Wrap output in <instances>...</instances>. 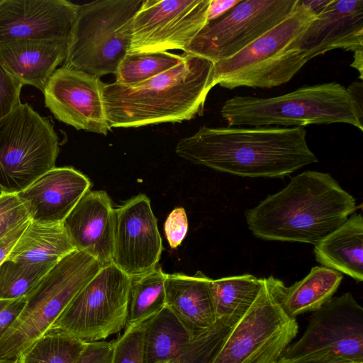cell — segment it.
<instances>
[{
	"mask_svg": "<svg viewBox=\"0 0 363 363\" xmlns=\"http://www.w3.org/2000/svg\"><path fill=\"white\" fill-rule=\"evenodd\" d=\"M302 127L201 126L180 139L176 154L192 163L245 177L290 175L318 159Z\"/></svg>",
	"mask_w": 363,
	"mask_h": 363,
	"instance_id": "6da1fadb",
	"label": "cell"
},
{
	"mask_svg": "<svg viewBox=\"0 0 363 363\" xmlns=\"http://www.w3.org/2000/svg\"><path fill=\"white\" fill-rule=\"evenodd\" d=\"M357 208L355 199L330 174L308 170L245 216L256 238L315 245Z\"/></svg>",
	"mask_w": 363,
	"mask_h": 363,
	"instance_id": "7a4b0ae2",
	"label": "cell"
},
{
	"mask_svg": "<svg viewBox=\"0 0 363 363\" xmlns=\"http://www.w3.org/2000/svg\"><path fill=\"white\" fill-rule=\"evenodd\" d=\"M213 72L212 61L184 53L179 65L142 83L104 84L103 100L109 126L178 123L202 114L215 86Z\"/></svg>",
	"mask_w": 363,
	"mask_h": 363,
	"instance_id": "3957f363",
	"label": "cell"
},
{
	"mask_svg": "<svg viewBox=\"0 0 363 363\" xmlns=\"http://www.w3.org/2000/svg\"><path fill=\"white\" fill-rule=\"evenodd\" d=\"M220 115L228 127L347 123L363 130V105L335 82L303 86L272 97L235 96L224 102Z\"/></svg>",
	"mask_w": 363,
	"mask_h": 363,
	"instance_id": "277c9868",
	"label": "cell"
},
{
	"mask_svg": "<svg viewBox=\"0 0 363 363\" xmlns=\"http://www.w3.org/2000/svg\"><path fill=\"white\" fill-rule=\"evenodd\" d=\"M303 0L284 20L230 58L213 62L214 85L233 89L272 88L290 81L308 62L290 48L315 18Z\"/></svg>",
	"mask_w": 363,
	"mask_h": 363,
	"instance_id": "5b68a950",
	"label": "cell"
},
{
	"mask_svg": "<svg viewBox=\"0 0 363 363\" xmlns=\"http://www.w3.org/2000/svg\"><path fill=\"white\" fill-rule=\"evenodd\" d=\"M101 268L96 259L78 250L52 266L26 296L22 312L0 339V360L18 359L48 333L74 297Z\"/></svg>",
	"mask_w": 363,
	"mask_h": 363,
	"instance_id": "8992f818",
	"label": "cell"
},
{
	"mask_svg": "<svg viewBox=\"0 0 363 363\" xmlns=\"http://www.w3.org/2000/svg\"><path fill=\"white\" fill-rule=\"evenodd\" d=\"M144 0H97L79 5L65 67L99 78L116 74L128 54L134 16Z\"/></svg>",
	"mask_w": 363,
	"mask_h": 363,
	"instance_id": "52a82bcc",
	"label": "cell"
},
{
	"mask_svg": "<svg viewBox=\"0 0 363 363\" xmlns=\"http://www.w3.org/2000/svg\"><path fill=\"white\" fill-rule=\"evenodd\" d=\"M59 139L50 121L27 103L0 119V191L18 194L55 167Z\"/></svg>",
	"mask_w": 363,
	"mask_h": 363,
	"instance_id": "ba28073f",
	"label": "cell"
},
{
	"mask_svg": "<svg viewBox=\"0 0 363 363\" xmlns=\"http://www.w3.org/2000/svg\"><path fill=\"white\" fill-rule=\"evenodd\" d=\"M131 277L113 263L102 267L74 297L50 330L87 342L101 341L125 328Z\"/></svg>",
	"mask_w": 363,
	"mask_h": 363,
	"instance_id": "9c48e42d",
	"label": "cell"
},
{
	"mask_svg": "<svg viewBox=\"0 0 363 363\" xmlns=\"http://www.w3.org/2000/svg\"><path fill=\"white\" fill-rule=\"evenodd\" d=\"M298 0H240L207 23L184 53L216 62L235 55L284 20Z\"/></svg>",
	"mask_w": 363,
	"mask_h": 363,
	"instance_id": "30bf717a",
	"label": "cell"
},
{
	"mask_svg": "<svg viewBox=\"0 0 363 363\" xmlns=\"http://www.w3.org/2000/svg\"><path fill=\"white\" fill-rule=\"evenodd\" d=\"M319 352L363 362V308L350 292L333 297L314 311L302 336L289 345L281 357Z\"/></svg>",
	"mask_w": 363,
	"mask_h": 363,
	"instance_id": "8fae6325",
	"label": "cell"
},
{
	"mask_svg": "<svg viewBox=\"0 0 363 363\" xmlns=\"http://www.w3.org/2000/svg\"><path fill=\"white\" fill-rule=\"evenodd\" d=\"M210 0H144L133 21L130 52H185L208 21Z\"/></svg>",
	"mask_w": 363,
	"mask_h": 363,
	"instance_id": "7c38bea8",
	"label": "cell"
},
{
	"mask_svg": "<svg viewBox=\"0 0 363 363\" xmlns=\"http://www.w3.org/2000/svg\"><path fill=\"white\" fill-rule=\"evenodd\" d=\"M163 250L150 200L145 194L132 197L114 208L112 263L131 278L155 268Z\"/></svg>",
	"mask_w": 363,
	"mask_h": 363,
	"instance_id": "4fadbf2b",
	"label": "cell"
},
{
	"mask_svg": "<svg viewBox=\"0 0 363 363\" xmlns=\"http://www.w3.org/2000/svg\"><path fill=\"white\" fill-rule=\"evenodd\" d=\"M278 279L263 278L253 303L233 325L209 363H244L255 352L291 325L297 323L280 302Z\"/></svg>",
	"mask_w": 363,
	"mask_h": 363,
	"instance_id": "5bb4252c",
	"label": "cell"
},
{
	"mask_svg": "<svg viewBox=\"0 0 363 363\" xmlns=\"http://www.w3.org/2000/svg\"><path fill=\"white\" fill-rule=\"evenodd\" d=\"M100 78L62 66L44 91L45 105L59 121L87 132L107 135L109 126Z\"/></svg>",
	"mask_w": 363,
	"mask_h": 363,
	"instance_id": "9a60e30c",
	"label": "cell"
},
{
	"mask_svg": "<svg viewBox=\"0 0 363 363\" xmlns=\"http://www.w3.org/2000/svg\"><path fill=\"white\" fill-rule=\"evenodd\" d=\"M78 7L67 0H0V45L21 40L69 42Z\"/></svg>",
	"mask_w": 363,
	"mask_h": 363,
	"instance_id": "2e32d148",
	"label": "cell"
},
{
	"mask_svg": "<svg viewBox=\"0 0 363 363\" xmlns=\"http://www.w3.org/2000/svg\"><path fill=\"white\" fill-rule=\"evenodd\" d=\"M308 62L335 49L363 50V0H328L290 44Z\"/></svg>",
	"mask_w": 363,
	"mask_h": 363,
	"instance_id": "e0dca14e",
	"label": "cell"
},
{
	"mask_svg": "<svg viewBox=\"0 0 363 363\" xmlns=\"http://www.w3.org/2000/svg\"><path fill=\"white\" fill-rule=\"evenodd\" d=\"M91 186L88 177L73 167H55L17 195L31 220L61 223Z\"/></svg>",
	"mask_w": 363,
	"mask_h": 363,
	"instance_id": "ac0fdd59",
	"label": "cell"
},
{
	"mask_svg": "<svg viewBox=\"0 0 363 363\" xmlns=\"http://www.w3.org/2000/svg\"><path fill=\"white\" fill-rule=\"evenodd\" d=\"M114 208L104 191H87L62 222L76 250L104 267L112 263Z\"/></svg>",
	"mask_w": 363,
	"mask_h": 363,
	"instance_id": "d6986e66",
	"label": "cell"
},
{
	"mask_svg": "<svg viewBox=\"0 0 363 363\" xmlns=\"http://www.w3.org/2000/svg\"><path fill=\"white\" fill-rule=\"evenodd\" d=\"M211 279L201 271L191 276L167 274L166 306L191 338L212 328L218 321L211 290Z\"/></svg>",
	"mask_w": 363,
	"mask_h": 363,
	"instance_id": "ffe728a7",
	"label": "cell"
},
{
	"mask_svg": "<svg viewBox=\"0 0 363 363\" xmlns=\"http://www.w3.org/2000/svg\"><path fill=\"white\" fill-rule=\"evenodd\" d=\"M68 41L21 40L0 45V61L23 85L42 92L57 67L65 62Z\"/></svg>",
	"mask_w": 363,
	"mask_h": 363,
	"instance_id": "44dd1931",
	"label": "cell"
},
{
	"mask_svg": "<svg viewBox=\"0 0 363 363\" xmlns=\"http://www.w3.org/2000/svg\"><path fill=\"white\" fill-rule=\"evenodd\" d=\"M315 259L322 266L363 281V217L351 216L342 225L314 245Z\"/></svg>",
	"mask_w": 363,
	"mask_h": 363,
	"instance_id": "7402d4cb",
	"label": "cell"
},
{
	"mask_svg": "<svg viewBox=\"0 0 363 363\" xmlns=\"http://www.w3.org/2000/svg\"><path fill=\"white\" fill-rule=\"evenodd\" d=\"M75 250L62 223H44L30 220L6 260L55 265Z\"/></svg>",
	"mask_w": 363,
	"mask_h": 363,
	"instance_id": "603a6c76",
	"label": "cell"
},
{
	"mask_svg": "<svg viewBox=\"0 0 363 363\" xmlns=\"http://www.w3.org/2000/svg\"><path fill=\"white\" fill-rule=\"evenodd\" d=\"M343 279L342 273L323 267H313L301 280L287 287L278 279L280 302L291 318L314 312L333 298Z\"/></svg>",
	"mask_w": 363,
	"mask_h": 363,
	"instance_id": "cb8c5ba5",
	"label": "cell"
},
{
	"mask_svg": "<svg viewBox=\"0 0 363 363\" xmlns=\"http://www.w3.org/2000/svg\"><path fill=\"white\" fill-rule=\"evenodd\" d=\"M191 339L174 314L164 307L144 325V363L174 359Z\"/></svg>",
	"mask_w": 363,
	"mask_h": 363,
	"instance_id": "d4e9b609",
	"label": "cell"
},
{
	"mask_svg": "<svg viewBox=\"0 0 363 363\" xmlns=\"http://www.w3.org/2000/svg\"><path fill=\"white\" fill-rule=\"evenodd\" d=\"M262 285L263 279L250 274L211 279L217 320L237 322L253 303Z\"/></svg>",
	"mask_w": 363,
	"mask_h": 363,
	"instance_id": "484cf974",
	"label": "cell"
},
{
	"mask_svg": "<svg viewBox=\"0 0 363 363\" xmlns=\"http://www.w3.org/2000/svg\"><path fill=\"white\" fill-rule=\"evenodd\" d=\"M167 274L160 267L131 278L125 328L143 326L166 306Z\"/></svg>",
	"mask_w": 363,
	"mask_h": 363,
	"instance_id": "4316f807",
	"label": "cell"
},
{
	"mask_svg": "<svg viewBox=\"0 0 363 363\" xmlns=\"http://www.w3.org/2000/svg\"><path fill=\"white\" fill-rule=\"evenodd\" d=\"M88 342L65 333L50 330L30 345L20 363H76Z\"/></svg>",
	"mask_w": 363,
	"mask_h": 363,
	"instance_id": "83f0119b",
	"label": "cell"
},
{
	"mask_svg": "<svg viewBox=\"0 0 363 363\" xmlns=\"http://www.w3.org/2000/svg\"><path fill=\"white\" fill-rule=\"evenodd\" d=\"M183 55L167 51L130 52L120 63L116 82L133 86L145 82L179 65Z\"/></svg>",
	"mask_w": 363,
	"mask_h": 363,
	"instance_id": "f1b7e54d",
	"label": "cell"
},
{
	"mask_svg": "<svg viewBox=\"0 0 363 363\" xmlns=\"http://www.w3.org/2000/svg\"><path fill=\"white\" fill-rule=\"evenodd\" d=\"M52 266L6 259L0 265V299L26 296Z\"/></svg>",
	"mask_w": 363,
	"mask_h": 363,
	"instance_id": "f546056e",
	"label": "cell"
},
{
	"mask_svg": "<svg viewBox=\"0 0 363 363\" xmlns=\"http://www.w3.org/2000/svg\"><path fill=\"white\" fill-rule=\"evenodd\" d=\"M235 323L218 320L212 328L193 337L173 359L174 363H209Z\"/></svg>",
	"mask_w": 363,
	"mask_h": 363,
	"instance_id": "4dcf8cb0",
	"label": "cell"
},
{
	"mask_svg": "<svg viewBox=\"0 0 363 363\" xmlns=\"http://www.w3.org/2000/svg\"><path fill=\"white\" fill-rule=\"evenodd\" d=\"M144 325L138 328L124 329L123 335L113 342L111 363H144Z\"/></svg>",
	"mask_w": 363,
	"mask_h": 363,
	"instance_id": "1f68e13d",
	"label": "cell"
},
{
	"mask_svg": "<svg viewBox=\"0 0 363 363\" xmlns=\"http://www.w3.org/2000/svg\"><path fill=\"white\" fill-rule=\"evenodd\" d=\"M31 220L17 194H0V239Z\"/></svg>",
	"mask_w": 363,
	"mask_h": 363,
	"instance_id": "d6a6232c",
	"label": "cell"
},
{
	"mask_svg": "<svg viewBox=\"0 0 363 363\" xmlns=\"http://www.w3.org/2000/svg\"><path fill=\"white\" fill-rule=\"evenodd\" d=\"M298 325L295 324L255 352L244 363H277L286 348L296 337Z\"/></svg>",
	"mask_w": 363,
	"mask_h": 363,
	"instance_id": "836d02e7",
	"label": "cell"
},
{
	"mask_svg": "<svg viewBox=\"0 0 363 363\" xmlns=\"http://www.w3.org/2000/svg\"><path fill=\"white\" fill-rule=\"evenodd\" d=\"M23 84L13 77L0 61V119L21 104Z\"/></svg>",
	"mask_w": 363,
	"mask_h": 363,
	"instance_id": "e575fe53",
	"label": "cell"
},
{
	"mask_svg": "<svg viewBox=\"0 0 363 363\" xmlns=\"http://www.w3.org/2000/svg\"><path fill=\"white\" fill-rule=\"evenodd\" d=\"M188 230V219L182 207L171 211L164 223V233L172 249L177 248L186 237Z\"/></svg>",
	"mask_w": 363,
	"mask_h": 363,
	"instance_id": "d590c367",
	"label": "cell"
},
{
	"mask_svg": "<svg viewBox=\"0 0 363 363\" xmlns=\"http://www.w3.org/2000/svg\"><path fill=\"white\" fill-rule=\"evenodd\" d=\"M114 342L95 341L88 342L76 363H111Z\"/></svg>",
	"mask_w": 363,
	"mask_h": 363,
	"instance_id": "8d00e7d4",
	"label": "cell"
},
{
	"mask_svg": "<svg viewBox=\"0 0 363 363\" xmlns=\"http://www.w3.org/2000/svg\"><path fill=\"white\" fill-rule=\"evenodd\" d=\"M26 296L13 299H0V339L22 312Z\"/></svg>",
	"mask_w": 363,
	"mask_h": 363,
	"instance_id": "74e56055",
	"label": "cell"
},
{
	"mask_svg": "<svg viewBox=\"0 0 363 363\" xmlns=\"http://www.w3.org/2000/svg\"><path fill=\"white\" fill-rule=\"evenodd\" d=\"M22 224L8 235L0 239V265L6 259L17 240L27 228L30 221Z\"/></svg>",
	"mask_w": 363,
	"mask_h": 363,
	"instance_id": "f35d334b",
	"label": "cell"
},
{
	"mask_svg": "<svg viewBox=\"0 0 363 363\" xmlns=\"http://www.w3.org/2000/svg\"><path fill=\"white\" fill-rule=\"evenodd\" d=\"M335 359L330 352H319L294 359L281 357L277 363H329Z\"/></svg>",
	"mask_w": 363,
	"mask_h": 363,
	"instance_id": "ab89813d",
	"label": "cell"
},
{
	"mask_svg": "<svg viewBox=\"0 0 363 363\" xmlns=\"http://www.w3.org/2000/svg\"><path fill=\"white\" fill-rule=\"evenodd\" d=\"M240 0H210L208 8V21H213L225 13Z\"/></svg>",
	"mask_w": 363,
	"mask_h": 363,
	"instance_id": "60d3db41",
	"label": "cell"
},
{
	"mask_svg": "<svg viewBox=\"0 0 363 363\" xmlns=\"http://www.w3.org/2000/svg\"><path fill=\"white\" fill-rule=\"evenodd\" d=\"M353 62L351 64V66L357 69L359 73V79L362 80V74H363V50L359 51L353 53Z\"/></svg>",
	"mask_w": 363,
	"mask_h": 363,
	"instance_id": "b9f144b4",
	"label": "cell"
},
{
	"mask_svg": "<svg viewBox=\"0 0 363 363\" xmlns=\"http://www.w3.org/2000/svg\"><path fill=\"white\" fill-rule=\"evenodd\" d=\"M329 363H363V362L348 359L337 358V359H335L332 360Z\"/></svg>",
	"mask_w": 363,
	"mask_h": 363,
	"instance_id": "7bdbcfd3",
	"label": "cell"
},
{
	"mask_svg": "<svg viewBox=\"0 0 363 363\" xmlns=\"http://www.w3.org/2000/svg\"><path fill=\"white\" fill-rule=\"evenodd\" d=\"M0 363H20L19 359L15 360H0Z\"/></svg>",
	"mask_w": 363,
	"mask_h": 363,
	"instance_id": "ee69618b",
	"label": "cell"
},
{
	"mask_svg": "<svg viewBox=\"0 0 363 363\" xmlns=\"http://www.w3.org/2000/svg\"><path fill=\"white\" fill-rule=\"evenodd\" d=\"M157 363H174V361H173V359H171V360H167V361L160 362H157Z\"/></svg>",
	"mask_w": 363,
	"mask_h": 363,
	"instance_id": "f6af8a7d",
	"label": "cell"
}]
</instances>
